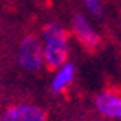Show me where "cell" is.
<instances>
[{
  "label": "cell",
  "instance_id": "cell-1",
  "mask_svg": "<svg viewBox=\"0 0 121 121\" xmlns=\"http://www.w3.org/2000/svg\"><path fill=\"white\" fill-rule=\"evenodd\" d=\"M67 60V34L59 24H51L44 30V64L56 71Z\"/></svg>",
  "mask_w": 121,
  "mask_h": 121
},
{
  "label": "cell",
  "instance_id": "cell-2",
  "mask_svg": "<svg viewBox=\"0 0 121 121\" xmlns=\"http://www.w3.org/2000/svg\"><path fill=\"white\" fill-rule=\"evenodd\" d=\"M19 64L25 71H39L44 64V45L32 35L24 37L19 49Z\"/></svg>",
  "mask_w": 121,
  "mask_h": 121
},
{
  "label": "cell",
  "instance_id": "cell-3",
  "mask_svg": "<svg viewBox=\"0 0 121 121\" xmlns=\"http://www.w3.org/2000/svg\"><path fill=\"white\" fill-rule=\"evenodd\" d=\"M47 114L37 104L15 103L0 114V121H45Z\"/></svg>",
  "mask_w": 121,
  "mask_h": 121
},
{
  "label": "cell",
  "instance_id": "cell-4",
  "mask_svg": "<svg viewBox=\"0 0 121 121\" xmlns=\"http://www.w3.org/2000/svg\"><path fill=\"white\" fill-rule=\"evenodd\" d=\"M94 104L103 116L121 119V91H103L96 96Z\"/></svg>",
  "mask_w": 121,
  "mask_h": 121
},
{
  "label": "cell",
  "instance_id": "cell-5",
  "mask_svg": "<svg viewBox=\"0 0 121 121\" xmlns=\"http://www.w3.org/2000/svg\"><path fill=\"white\" fill-rule=\"evenodd\" d=\"M72 29L74 34L78 35V39L86 45L87 49H96L99 45V35L94 32V29L91 27L87 19L81 13H76L72 19Z\"/></svg>",
  "mask_w": 121,
  "mask_h": 121
},
{
  "label": "cell",
  "instance_id": "cell-6",
  "mask_svg": "<svg viewBox=\"0 0 121 121\" xmlns=\"http://www.w3.org/2000/svg\"><path fill=\"white\" fill-rule=\"evenodd\" d=\"M72 79H74V66L71 62H66L62 67L57 69L54 79L51 82V91L56 93V94L62 93V91H66V87L72 82Z\"/></svg>",
  "mask_w": 121,
  "mask_h": 121
},
{
  "label": "cell",
  "instance_id": "cell-7",
  "mask_svg": "<svg viewBox=\"0 0 121 121\" xmlns=\"http://www.w3.org/2000/svg\"><path fill=\"white\" fill-rule=\"evenodd\" d=\"M82 2L94 15H103V5L99 0H82Z\"/></svg>",
  "mask_w": 121,
  "mask_h": 121
}]
</instances>
